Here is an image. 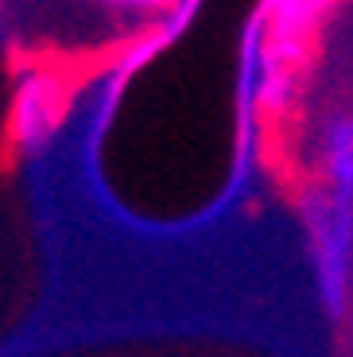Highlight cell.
Listing matches in <instances>:
<instances>
[{"mask_svg":"<svg viewBox=\"0 0 353 357\" xmlns=\"http://www.w3.org/2000/svg\"><path fill=\"white\" fill-rule=\"evenodd\" d=\"M74 86L54 66H20L8 93V144L16 155H39L51 148L70 113Z\"/></svg>","mask_w":353,"mask_h":357,"instance_id":"obj_2","label":"cell"},{"mask_svg":"<svg viewBox=\"0 0 353 357\" xmlns=\"http://www.w3.org/2000/svg\"><path fill=\"white\" fill-rule=\"evenodd\" d=\"M4 24H8V4L0 0V36H4Z\"/></svg>","mask_w":353,"mask_h":357,"instance_id":"obj_5","label":"cell"},{"mask_svg":"<svg viewBox=\"0 0 353 357\" xmlns=\"http://www.w3.org/2000/svg\"><path fill=\"white\" fill-rule=\"evenodd\" d=\"M318 187L353 206V113H334L318 136Z\"/></svg>","mask_w":353,"mask_h":357,"instance_id":"obj_3","label":"cell"},{"mask_svg":"<svg viewBox=\"0 0 353 357\" xmlns=\"http://www.w3.org/2000/svg\"><path fill=\"white\" fill-rule=\"evenodd\" d=\"M101 4L113 8V12H121V16L140 20L144 27L175 16V12H183V8H198V0H101Z\"/></svg>","mask_w":353,"mask_h":357,"instance_id":"obj_4","label":"cell"},{"mask_svg":"<svg viewBox=\"0 0 353 357\" xmlns=\"http://www.w3.org/2000/svg\"><path fill=\"white\" fill-rule=\"evenodd\" d=\"M299 214L310 237L322 303L338 319V314H345L353 295V206L326 195L322 187H310L299 202Z\"/></svg>","mask_w":353,"mask_h":357,"instance_id":"obj_1","label":"cell"}]
</instances>
